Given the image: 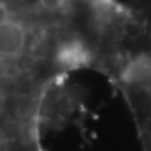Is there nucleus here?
Instances as JSON below:
<instances>
[{
  "label": "nucleus",
  "mask_w": 151,
  "mask_h": 151,
  "mask_svg": "<svg viewBox=\"0 0 151 151\" xmlns=\"http://www.w3.org/2000/svg\"><path fill=\"white\" fill-rule=\"evenodd\" d=\"M97 70L124 98L141 151H151V7L132 11L123 29L98 62Z\"/></svg>",
  "instance_id": "obj_1"
}]
</instances>
